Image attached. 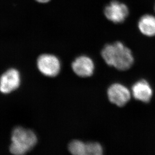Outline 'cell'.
Masks as SVG:
<instances>
[{"label":"cell","instance_id":"obj_3","mask_svg":"<svg viewBox=\"0 0 155 155\" xmlns=\"http://www.w3.org/2000/svg\"><path fill=\"white\" fill-rule=\"evenodd\" d=\"M37 66L42 74L48 77H54L60 70V62L56 56L50 54H42L37 59Z\"/></svg>","mask_w":155,"mask_h":155},{"label":"cell","instance_id":"obj_2","mask_svg":"<svg viewBox=\"0 0 155 155\" xmlns=\"http://www.w3.org/2000/svg\"><path fill=\"white\" fill-rule=\"evenodd\" d=\"M37 140L36 136L32 130L17 127L12 132L9 150L12 155H26L34 148Z\"/></svg>","mask_w":155,"mask_h":155},{"label":"cell","instance_id":"obj_11","mask_svg":"<svg viewBox=\"0 0 155 155\" xmlns=\"http://www.w3.org/2000/svg\"><path fill=\"white\" fill-rule=\"evenodd\" d=\"M37 2L39 3H47L50 1V0H35Z\"/></svg>","mask_w":155,"mask_h":155},{"label":"cell","instance_id":"obj_10","mask_svg":"<svg viewBox=\"0 0 155 155\" xmlns=\"http://www.w3.org/2000/svg\"><path fill=\"white\" fill-rule=\"evenodd\" d=\"M138 28L145 36H155V17L151 15H143L139 20Z\"/></svg>","mask_w":155,"mask_h":155},{"label":"cell","instance_id":"obj_6","mask_svg":"<svg viewBox=\"0 0 155 155\" xmlns=\"http://www.w3.org/2000/svg\"><path fill=\"white\" fill-rule=\"evenodd\" d=\"M107 94L110 101L120 107L126 105L131 97L129 89L124 85L118 83L111 84L108 87Z\"/></svg>","mask_w":155,"mask_h":155},{"label":"cell","instance_id":"obj_12","mask_svg":"<svg viewBox=\"0 0 155 155\" xmlns=\"http://www.w3.org/2000/svg\"></svg>","mask_w":155,"mask_h":155},{"label":"cell","instance_id":"obj_9","mask_svg":"<svg viewBox=\"0 0 155 155\" xmlns=\"http://www.w3.org/2000/svg\"><path fill=\"white\" fill-rule=\"evenodd\" d=\"M132 94L136 100L148 103L152 97L153 89L147 81L142 79L133 85Z\"/></svg>","mask_w":155,"mask_h":155},{"label":"cell","instance_id":"obj_8","mask_svg":"<svg viewBox=\"0 0 155 155\" xmlns=\"http://www.w3.org/2000/svg\"><path fill=\"white\" fill-rule=\"evenodd\" d=\"M72 69L75 74L81 78H87L94 73V65L92 59L86 55L76 57L71 64Z\"/></svg>","mask_w":155,"mask_h":155},{"label":"cell","instance_id":"obj_7","mask_svg":"<svg viewBox=\"0 0 155 155\" xmlns=\"http://www.w3.org/2000/svg\"><path fill=\"white\" fill-rule=\"evenodd\" d=\"M20 84V75L15 68H10L2 75L0 89L2 93L8 94L17 89Z\"/></svg>","mask_w":155,"mask_h":155},{"label":"cell","instance_id":"obj_1","mask_svg":"<svg viewBox=\"0 0 155 155\" xmlns=\"http://www.w3.org/2000/svg\"><path fill=\"white\" fill-rule=\"evenodd\" d=\"M101 55L107 64L119 70L130 68L134 61L130 49L120 42L107 44L101 50Z\"/></svg>","mask_w":155,"mask_h":155},{"label":"cell","instance_id":"obj_4","mask_svg":"<svg viewBox=\"0 0 155 155\" xmlns=\"http://www.w3.org/2000/svg\"><path fill=\"white\" fill-rule=\"evenodd\" d=\"M72 155H103V147L97 142L84 143L81 140H72L68 145Z\"/></svg>","mask_w":155,"mask_h":155},{"label":"cell","instance_id":"obj_5","mask_svg":"<svg viewBox=\"0 0 155 155\" xmlns=\"http://www.w3.org/2000/svg\"><path fill=\"white\" fill-rule=\"evenodd\" d=\"M129 12L127 6L117 1L110 2L104 9L105 17L116 24L123 23L129 15Z\"/></svg>","mask_w":155,"mask_h":155}]
</instances>
